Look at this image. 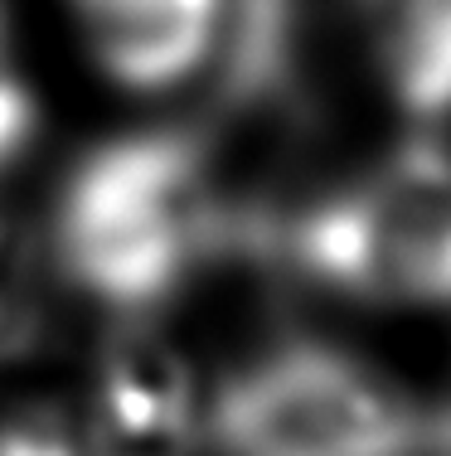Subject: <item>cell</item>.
Segmentation results:
<instances>
[{"label":"cell","instance_id":"obj_1","mask_svg":"<svg viewBox=\"0 0 451 456\" xmlns=\"http://www.w3.org/2000/svg\"><path fill=\"white\" fill-rule=\"evenodd\" d=\"M59 277L117 316H150L223 263H248V224L199 126L88 146L53 194Z\"/></svg>","mask_w":451,"mask_h":456},{"label":"cell","instance_id":"obj_2","mask_svg":"<svg viewBox=\"0 0 451 456\" xmlns=\"http://www.w3.org/2000/svg\"><path fill=\"white\" fill-rule=\"evenodd\" d=\"M277 267L374 306H451V156L417 136L277 224Z\"/></svg>","mask_w":451,"mask_h":456},{"label":"cell","instance_id":"obj_3","mask_svg":"<svg viewBox=\"0 0 451 456\" xmlns=\"http://www.w3.org/2000/svg\"><path fill=\"white\" fill-rule=\"evenodd\" d=\"M204 432L223 456H427V422L326 345H277L219 388Z\"/></svg>","mask_w":451,"mask_h":456},{"label":"cell","instance_id":"obj_4","mask_svg":"<svg viewBox=\"0 0 451 456\" xmlns=\"http://www.w3.org/2000/svg\"><path fill=\"white\" fill-rule=\"evenodd\" d=\"M199 442L195 369L146 316H122L93 364L88 456H195Z\"/></svg>","mask_w":451,"mask_h":456},{"label":"cell","instance_id":"obj_5","mask_svg":"<svg viewBox=\"0 0 451 456\" xmlns=\"http://www.w3.org/2000/svg\"><path fill=\"white\" fill-rule=\"evenodd\" d=\"M306 5L301 0H219V29L204 63V141L286 132L301 117Z\"/></svg>","mask_w":451,"mask_h":456},{"label":"cell","instance_id":"obj_6","mask_svg":"<svg viewBox=\"0 0 451 456\" xmlns=\"http://www.w3.org/2000/svg\"><path fill=\"white\" fill-rule=\"evenodd\" d=\"M83 45L112 83L170 93L204 73L219 0H68Z\"/></svg>","mask_w":451,"mask_h":456},{"label":"cell","instance_id":"obj_7","mask_svg":"<svg viewBox=\"0 0 451 456\" xmlns=\"http://www.w3.org/2000/svg\"><path fill=\"white\" fill-rule=\"evenodd\" d=\"M364 45L403 112H451V0H354Z\"/></svg>","mask_w":451,"mask_h":456},{"label":"cell","instance_id":"obj_8","mask_svg":"<svg viewBox=\"0 0 451 456\" xmlns=\"http://www.w3.org/2000/svg\"><path fill=\"white\" fill-rule=\"evenodd\" d=\"M35 132H39L35 83L25 78V63H20L15 39H10L5 10H0V175L29 151Z\"/></svg>","mask_w":451,"mask_h":456},{"label":"cell","instance_id":"obj_9","mask_svg":"<svg viewBox=\"0 0 451 456\" xmlns=\"http://www.w3.org/2000/svg\"><path fill=\"white\" fill-rule=\"evenodd\" d=\"M427 452L451 456V408H442L437 418H427Z\"/></svg>","mask_w":451,"mask_h":456},{"label":"cell","instance_id":"obj_10","mask_svg":"<svg viewBox=\"0 0 451 456\" xmlns=\"http://www.w3.org/2000/svg\"><path fill=\"white\" fill-rule=\"evenodd\" d=\"M0 369H5V360H0Z\"/></svg>","mask_w":451,"mask_h":456}]
</instances>
